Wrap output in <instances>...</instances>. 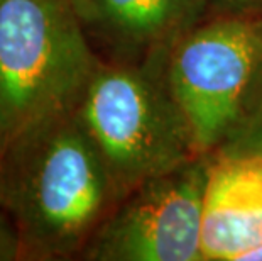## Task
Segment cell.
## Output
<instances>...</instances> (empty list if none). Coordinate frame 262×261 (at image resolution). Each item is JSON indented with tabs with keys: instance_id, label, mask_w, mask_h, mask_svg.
Returning <instances> with one entry per match:
<instances>
[{
	"instance_id": "6da1fadb",
	"label": "cell",
	"mask_w": 262,
	"mask_h": 261,
	"mask_svg": "<svg viewBox=\"0 0 262 261\" xmlns=\"http://www.w3.org/2000/svg\"><path fill=\"white\" fill-rule=\"evenodd\" d=\"M2 158L0 207L19 232L22 259L81 254L120 202L76 105L22 129Z\"/></svg>"
},
{
	"instance_id": "7a4b0ae2",
	"label": "cell",
	"mask_w": 262,
	"mask_h": 261,
	"mask_svg": "<svg viewBox=\"0 0 262 261\" xmlns=\"http://www.w3.org/2000/svg\"><path fill=\"white\" fill-rule=\"evenodd\" d=\"M166 66L168 59L100 61L76 104L120 200L142 182L203 156Z\"/></svg>"
},
{
	"instance_id": "3957f363",
	"label": "cell",
	"mask_w": 262,
	"mask_h": 261,
	"mask_svg": "<svg viewBox=\"0 0 262 261\" xmlns=\"http://www.w3.org/2000/svg\"><path fill=\"white\" fill-rule=\"evenodd\" d=\"M100 65L76 0H0V151L80 102Z\"/></svg>"
},
{
	"instance_id": "277c9868",
	"label": "cell",
	"mask_w": 262,
	"mask_h": 261,
	"mask_svg": "<svg viewBox=\"0 0 262 261\" xmlns=\"http://www.w3.org/2000/svg\"><path fill=\"white\" fill-rule=\"evenodd\" d=\"M262 75V12L220 14L172 48L169 87L202 154H215L242 117Z\"/></svg>"
},
{
	"instance_id": "5b68a950",
	"label": "cell",
	"mask_w": 262,
	"mask_h": 261,
	"mask_svg": "<svg viewBox=\"0 0 262 261\" xmlns=\"http://www.w3.org/2000/svg\"><path fill=\"white\" fill-rule=\"evenodd\" d=\"M213 154L142 182L98 227L81 258L92 261H203L202 209Z\"/></svg>"
},
{
	"instance_id": "8992f818",
	"label": "cell",
	"mask_w": 262,
	"mask_h": 261,
	"mask_svg": "<svg viewBox=\"0 0 262 261\" xmlns=\"http://www.w3.org/2000/svg\"><path fill=\"white\" fill-rule=\"evenodd\" d=\"M262 246V156L213 154L203 193L202 259L244 261Z\"/></svg>"
},
{
	"instance_id": "52a82bcc",
	"label": "cell",
	"mask_w": 262,
	"mask_h": 261,
	"mask_svg": "<svg viewBox=\"0 0 262 261\" xmlns=\"http://www.w3.org/2000/svg\"><path fill=\"white\" fill-rule=\"evenodd\" d=\"M88 34L102 37L122 63L168 59L203 21L210 0H76Z\"/></svg>"
},
{
	"instance_id": "ba28073f",
	"label": "cell",
	"mask_w": 262,
	"mask_h": 261,
	"mask_svg": "<svg viewBox=\"0 0 262 261\" xmlns=\"http://www.w3.org/2000/svg\"><path fill=\"white\" fill-rule=\"evenodd\" d=\"M220 156H262V75L255 83L242 117L228 134L225 143L216 149Z\"/></svg>"
},
{
	"instance_id": "9c48e42d",
	"label": "cell",
	"mask_w": 262,
	"mask_h": 261,
	"mask_svg": "<svg viewBox=\"0 0 262 261\" xmlns=\"http://www.w3.org/2000/svg\"><path fill=\"white\" fill-rule=\"evenodd\" d=\"M22 259L19 232L7 210L0 207V261Z\"/></svg>"
},
{
	"instance_id": "30bf717a",
	"label": "cell",
	"mask_w": 262,
	"mask_h": 261,
	"mask_svg": "<svg viewBox=\"0 0 262 261\" xmlns=\"http://www.w3.org/2000/svg\"><path fill=\"white\" fill-rule=\"evenodd\" d=\"M222 14H255L262 12V0H215Z\"/></svg>"
},
{
	"instance_id": "8fae6325",
	"label": "cell",
	"mask_w": 262,
	"mask_h": 261,
	"mask_svg": "<svg viewBox=\"0 0 262 261\" xmlns=\"http://www.w3.org/2000/svg\"><path fill=\"white\" fill-rule=\"evenodd\" d=\"M244 261H262V246L255 249V251L249 253Z\"/></svg>"
},
{
	"instance_id": "7c38bea8",
	"label": "cell",
	"mask_w": 262,
	"mask_h": 261,
	"mask_svg": "<svg viewBox=\"0 0 262 261\" xmlns=\"http://www.w3.org/2000/svg\"><path fill=\"white\" fill-rule=\"evenodd\" d=\"M4 154H2V151H0V204H2V158Z\"/></svg>"
}]
</instances>
